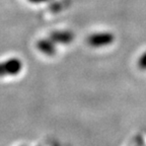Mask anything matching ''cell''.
<instances>
[{
	"mask_svg": "<svg viewBox=\"0 0 146 146\" xmlns=\"http://www.w3.org/2000/svg\"><path fill=\"white\" fill-rule=\"evenodd\" d=\"M39 49L45 54L52 55L55 53V48L54 45L51 41H47V40H43L39 43Z\"/></svg>",
	"mask_w": 146,
	"mask_h": 146,
	"instance_id": "obj_3",
	"label": "cell"
},
{
	"mask_svg": "<svg viewBox=\"0 0 146 146\" xmlns=\"http://www.w3.org/2000/svg\"><path fill=\"white\" fill-rule=\"evenodd\" d=\"M73 38L74 36L70 32H55L51 35V40L59 44H69Z\"/></svg>",
	"mask_w": 146,
	"mask_h": 146,
	"instance_id": "obj_2",
	"label": "cell"
},
{
	"mask_svg": "<svg viewBox=\"0 0 146 146\" xmlns=\"http://www.w3.org/2000/svg\"><path fill=\"white\" fill-rule=\"evenodd\" d=\"M138 67L142 70H145L146 69V53H144L141 56V58L138 61Z\"/></svg>",
	"mask_w": 146,
	"mask_h": 146,
	"instance_id": "obj_4",
	"label": "cell"
},
{
	"mask_svg": "<svg viewBox=\"0 0 146 146\" xmlns=\"http://www.w3.org/2000/svg\"><path fill=\"white\" fill-rule=\"evenodd\" d=\"M114 41V36L109 33L104 34H94L87 38V43L91 47H103L112 44Z\"/></svg>",
	"mask_w": 146,
	"mask_h": 146,
	"instance_id": "obj_1",
	"label": "cell"
},
{
	"mask_svg": "<svg viewBox=\"0 0 146 146\" xmlns=\"http://www.w3.org/2000/svg\"><path fill=\"white\" fill-rule=\"evenodd\" d=\"M34 1H38V2H41V1H46V0H34Z\"/></svg>",
	"mask_w": 146,
	"mask_h": 146,
	"instance_id": "obj_5",
	"label": "cell"
}]
</instances>
